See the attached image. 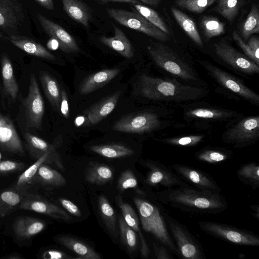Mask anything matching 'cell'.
I'll list each match as a JSON object with an SVG mask.
<instances>
[{"instance_id":"6da1fadb","label":"cell","mask_w":259,"mask_h":259,"mask_svg":"<svg viewBox=\"0 0 259 259\" xmlns=\"http://www.w3.org/2000/svg\"><path fill=\"white\" fill-rule=\"evenodd\" d=\"M155 196L162 204L188 212L217 214L228 207L225 197L220 193L190 185L163 189L157 192Z\"/></svg>"},{"instance_id":"7a4b0ae2","label":"cell","mask_w":259,"mask_h":259,"mask_svg":"<svg viewBox=\"0 0 259 259\" xmlns=\"http://www.w3.org/2000/svg\"><path fill=\"white\" fill-rule=\"evenodd\" d=\"M140 92L147 99L174 103L196 101L208 93L204 88L183 84L176 79L145 74L140 78Z\"/></svg>"},{"instance_id":"3957f363","label":"cell","mask_w":259,"mask_h":259,"mask_svg":"<svg viewBox=\"0 0 259 259\" xmlns=\"http://www.w3.org/2000/svg\"><path fill=\"white\" fill-rule=\"evenodd\" d=\"M143 230L150 234L155 241L167 247L173 254L178 256L176 246L170 235L167 223L168 212L162 204L155 201L134 197Z\"/></svg>"},{"instance_id":"277c9868","label":"cell","mask_w":259,"mask_h":259,"mask_svg":"<svg viewBox=\"0 0 259 259\" xmlns=\"http://www.w3.org/2000/svg\"><path fill=\"white\" fill-rule=\"evenodd\" d=\"M147 50L155 64L170 75L189 81L199 80L194 69L167 46L152 41Z\"/></svg>"},{"instance_id":"5b68a950","label":"cell","mask_w":259,"mask_h":259,"mask_svg":"<svg viewBox=\"0 0 259 259\" xmlns=\"http://www.w3.org/2000/svg\"><path fill=\"white\" fill-rule=\"evenodd\" d=\"M199 228L209 235L230 243L258 246L259 237L252 231L212 221H200Z\"/></svg>"},{"instance_id":"8992f818","label":"cell","mask_w":259,"mask_h":259,"mask_svg":"<svg viewBox=\"0 0 259 259\" xmlns=\"http://www.w3.org/2000/svg\"><path fill=\"white\" fill-rule=\"evenodd\" d=\"M169 231L176 246L178 256L185 259H205L202 245L187 228L168 214Z\"/></svg>"},{"instance_id":"52a82bcc","label":"cell","mask_w":259,"mask_h":259,"mask_svg":"<svg viewBox=\"0 0 259 259\" xmlns=\"http://www.w3.org/2000/svg\"><path fill=\"white\" fill-rule=\"evenodd\" d=\"M259 139V116L242 118L232 125L222 135V141L235 148H243Z\"/></svg>"},{"instance_id":"ba28073f","label":"cell","mask_w":259,"mask_h":259,"mask_svg":"<svg viewBox=\"0 0 259 259\" xmlns=\"http://www.w3.org/2000/svg\"><path fill=\"white\" fill-rule=\"evenodd\" d=\"M109 16L121 25L136 30L160 42L168 41L170 36L156 27L134 10L131 12L122 9L107 8Z\"/></svg>"},{"instance_id":"9c48e42d","label":"cell","mask_w":259,"mask_h":259,"mask_svg":"<svg viewBox=\"0 0 259 259\" xmlns=\"http://www.w3.org/2000/svg\"><path fill=\"white\" fill-rule=\"evenodd\" d=\"M200 64L218 84L227 91L250 104L259 105V95L238 78L207 61H201Z\"/></svg>"},{"instance_id":"30bf717a","label":"cell","mask_w":259,"mask_h":259,"mask_svg":"<svg viewBox=\"0 0 259 259\" xmlns=\"http://www.w3.org/2000/svg\"><path fill=\"white\" fill-rule=\"evenodd\" d=\"M170 123V121L162 120L157 114L148 112L126 116L115 123L113 129L120 132L142 134L165 128Z\"/></svg>"},{"instance_id":"8fae6325","label":"cell","mask_w":259,"mask_h":259,"mask_svg":"<svg viewBox=\"0 0 259 259\" xmlns=\"http://www.w3.org/2000/svg\"><path fill=\"white\" fill-rule=\"evenodd\" d=\"M213 49L217 56L235 70L248 75L258 74L259 65L226 41L214 44Z\"/></svg>"},{"instance_id":"7c38bea8","label":"cell","mask_w":259,"mask_h":259,"mask_svg":"<svg viewBox=\"0 0 259 259\" xmlns=\"http://www.w3.org/2000/svg\"><path fill=\"white\" fill-rule=\"evenodd\" d=\"M170 168L191 186L198 189L220 193L221 189L213 178L199 169L183 164H174Z\"/></svg>"},{"instance_id":"4fadbf2b","label":"cell","mask_w":259,"mask_h":259,"mask_svg":"<svg viewBox=\"0 0 259 259\" xmlns=\"http://www.w3.org/2000/svg\"><path fill=\"white\" fill-rule=\"evenodd\" d=\"M24 103L27 126L40 128L45 112V104L34 74L30 75L28 93Z\"/></svg>"},{"instance_id":"5bb4252c","label":"cell","mask_w":259,"mask_h":259,"mask_svg":"<svg viewBox=\"0 0 259 259\" xmlns=\"http://www.w3.org/2000/svg\"><path fill=\"white\" fill-rule=\"evenodd\" d=\"M146 166L148 168L149 171L145 182L150 186L156 188L161 187L165 189L189 185L181 180L170 167L162 163L149 160L146 162Z\"/></svg>"},{"instance_id":"9a60e30c","label":"cell","mask_w":259,"mask_h":259,"mask_svg":"<svg viewBox=\"0 0 259 259\" xmlns=\"http://www.w3.org/2000/svg\"><path fill=\"white\" fill-rule=\"evenodd\" d=\"M242 116L236 111L214 107H188L184 111V118L189 121L193 120L214 122L234 121Z\"/></svg>"},{"instance_id":"2e32d148","label":"cell","mask_w":259,"mask_h":259,"mask_svg":"<svg viewBox=\"0 0 259 259\" xmlns=\"http://www.w3.org/2000/svg\"><path fill=\"white\" fill-rule=\"evenodd\" d=\"M18 209L34 211L63 221H68L71 219L60 207L31 192L25 194Z\"/></svg>"},{"instance_id":"e0dca14e","label":"cell","mask_w":259,"mask_h":259,"mask_svg":"<svg viewBox=\"0 0 259 259\" xmlns=\"http://www.w3.org/2000/svg\"><path fill=\"white\" fill-rule=\"evenodd\" d=\"M37 17L43 29L50 37L57 40L62 51L68 53L79 51L75 39L63 27L40 13L37 14Z\"/></svg>"},{"instance_id":"ac0fdd59","label":"cell","mask_w":259,"mask_h":259,"mask_svg":"<svg viewBox=\"0 0 259 259\" xmlns=\"http://www.w3.org/2000/svg\"><path fill=\"white\" fill-rule=\"evenodd\" d=\"M0 148L3 150L24 156L25 151L21 139L11 121L0 114Z\"/></svg>"},{"instance_id":"d6986e66","label":"cell","mask_w":259,"mask_h":259,"mask_svg":"<svg viewBox=\"0 0 259 259\" xmlns=\"http://www.w3.org/2000/svg\"><path fill=\"white\" fill-rule=\"evenodd\" d=\"M54 150L47 152L21 175H20L15 185L13 186L17 190L23 192H28L29 189L33 186V180L39 167L43 163L54 161L57 164H60L57 156L53 153Z\"/></svg>"},{"instance_id":"ffe728a7","label":"cell","mask_w":259,"mask_h":259,"mask_svg":"<svg viewBox=\"0 0 259 259\" xmlns=\"http://www.w3.org/2000/svg\"><path fill=\"white\" fill-rule=\"evenodd\" d=\"M45 227L44 221L28 216H20L16 218L12 227L15 237L20 240L31 238L42 232Z\"/></svg>"},{"instance_id":"44dd1931","label":"cell","mask_w":259,"mask_h":259,"mask_svg":"<svg viewBox=\"0 0 259 259\" xmlns=\"http://www.w3.org/2000/svg\"><path fill=\"white\" fill-rule=\"evenodd\" d=\"M23 18L21 5L15 0H0V29H15Z\"/></svg>"},{"instance_id":"7402d4cb","label":"cell","mask_w":259,"mask_h":259,"mask_svg":"<svg viewBox=\"0 0 259 259\" xmlns=\"http://www.w3.org/2000/svg\"><path fill=\"white\" fill-rule=\"evenodd\" d=\"M117 205L121 209L123 219L125 222L138 235L141 241V255L143 258H147L150 250L147 242L141 231L139 218L132 207L123 201L122 198L118 195L116 197Z\"/></svg>"},{"instance_id":"603a6c76","label":"cell","mask_w":259,"mask_h":259,"mask_svg":"<svg viewBox=\"0 0 259 259\" xmlns=\"http://www.w3.org/2000/svg\"><path fill=\"white\" fill-rule=\"evenodd\" d=\"M114 34L112 37L102 36L100 41L104 45L117 52L123 57L131 59L134 56L133 48L124 33L118 27L113 25Z\"/></svg>"},{"instance_id":"cb8c5ba5","label":"cell","mask_w":259,"mask_h":259,"mask_svg":"<svg viewBox=\"0 0 259 259\" xmlns=\"http://www.w3.org/2000/svg\"><path fill=\"white\" fill-rule=\"evenodd\" d=\"M8 39L14 46L26 53L43 59L55 60V57L41 44L21 35H11Z\"/></svg>"},{"instance_id":"d4e9b609","label":"cell","mask_w":259,"mask_h":259,"mask_svg":"<svg viewBox=\"0 0 259 259\" xmlns=\"http://www.w3.org/2000/svg\"><path fill=\"white\" fill-rule=\"evenodd\" d=\"M67 15L84 27H89L92 19L90 8L82 0H61Z\"/></svg>"},{"instance_id":"484cf974","label":"cell","mask_w":259,"mask_h":259,"mask_svg":"<svg viewBox=\"0 0 259 259\" xmlns=\"http://www.w3.org/2000/svg\"><path fill=\"white\" fill-rule=\"evenodd\" d=\"M56 240L58 243L77 255V258L84 259H100L101 258L100 255L91 246L76 238L66 236H60L57 237Z\"/></svg>"},{"instance_id":"4316f807","label":"cell","mask_w":259,"mask_h":259,"mask_svg":"<svg viewBox=\"0 0 259 259\" xmlns=\"http://www.w3.org/2000/svg\"><path fill=\"white\" fill-rule=\"evenodd\" d=\"M120 72L118 69H105L89 76L81 84L82 94H88L107 83Z\"/></svg>"},{"instance_id":"83f0119b","label":"cell","mask_w":259,"mask_h":259,"mask_svg":"<svg viewBox=\"0 0 259 259\" xmlns=\"http://www.w3.org/2000/svg\"><path fill=\"white\" fill-rule=\"evenodd\" d=\"M119 97L120 93H117L90 108L87 112L89 122L97 124L108 116L115 108Z\"/></svg>"},{"instance_id":"f1b7e54d","label":"cell","mask_w":259,"mask_h":259,"mask_svg":"<svg viewBox=\"0 0 259 259\" xmlns=\"http://www.w3.org/2000/svg\"><path fill=\"white\" fill-rule=\"evenodd\" d=\"M26 193L13 187L0 191V219L4 218L18 208Z\"/></svg>"},{"instance_id":"f546056e","label":"cell","mask_w":259,"mask_h":259,"mask_svg":"<svg viewBox=\"0 0 259 259\" xmlns=\"http://www.w3.org/2000/svg\"><path fill=\"white\" fill-rule=\"evenodd\" d=\"M171 11L176 22L187 35L196 45L203 47V42L193 19L176 8L172 7Z\"/></svg>"},{"instance_id":"4dcf8cb0","label":"cell","mask_w":259,"mask_h":259,"mask_svg":"<svg viewBox=\"0 0 259 259\" xmlns=\"http://www.w3.org/2000/svg\"><path fill=\"white\" fill-rule=\"evenodd\" d=\"M39 77L48 100L55 110L57 111H60L61 91L56 80L49 73L45 71L40 72Z\"/></svg>"},{"instance_id":"1f68e13d","label":"cell","mask_w":259,"mask_h":259,"mask_svg":"<svg viewBox=\"0 0 259 259\" xmlns=\"http://www.w3.org/2000/svg\"><path fill=\"white\" fill-rule=\"evenodd\" d=\"M36 184L61 187L66 184V181L58 171L43 163L39 167L33 180V186Z\"/></svg>"},{"instance_id":"d6a6232c","label":"cell","mask_w":259,"mask_h":259,"mask_svg":"<svg viewBox=\"0 0 259 259\" xmlns=\"http://www.w3.org/2000/svg\"><path fill=\"white\" fill-rule=\"evenodd\" d=\"M2 75L4 91L15 100L17 97L19 88L14 76L13 66L6 55H3L1 59Z\"/></svg>"},{"instance_id":"836d02e7","label":"cell","mask_w":259,"mask_h":259,"mask_svg":"<svg viewBox=\"0 0 259 259\" xmlns=\"http://www.w3.org/2000/svg\"><path fill=\"white\" fill-rule=\"evenodd\" d=\"M232 152L220 147H205L195 153L199 161L209 164H218L231 158Z\"/></svg>"},{"instance_id":"e575fe53","label":"cell","mask_w":259,"mask_h":259,"mask_svg":"<svg viewBox=\"0 0 259 259\" xmlns=\"http://www.w3.org/2000/svg\"><path fill=\"white\" fill-rule=\"evenodd\" d=\"M232 37L234 41L243 51L244 54L259 65V38L257 36L252 35L247 42L244 41L237 30H234Z\"/></svg>"},{"instance_id":"d590c367","label":"cell","mask_w":259,"mask_h":259,"mask_svg":"<svg viewBox=\"0 0 259 259\" xmlns=\"http://www.w3.org/2000/svg\"><path fill=\"white\" fill-rule=\"evenodd\" d=\"M238 179L244 185L256 189L259 187V165L251 161L240 166L236 171Z\"/></svg>"},{"instance_id":"8d00e7d4","label":"cell","mask_w":259,"mask_h":259,"mask_svg":"<svg viewBox=\"0 0 259 259\" xmlns=\"http://www.w3.org/2000/svg\"><path fill=\"white\" fill-rule=\"evenodd\" d=\"M259 32V10L256 4H252L246 19L240 27L239 34L244 41L250 36Z\"/></svg>"},{"instance_id":"74e56055","label":"cell","mask_w":259,"mask_h":259,"mask_svg":"<svg viewBox=\"0 0 259 259\" xmlns=\"http://www.w3.org/2000/svg\"><path fill=\"white\" fill-rule=\"evenodd\" d=\"M211 11L217 13L232 23L244 4L243 0H218Z\"/></svg>"},{"instance_id":"f35d334b","label":"cell","mask_w":259,"mask_h":259,"mask_svg":"<svg viewBox=\"0 0 259 259\" xmlns=\"http://www.w3.org/2000/svg\"><path fill=\"white\" fill-rule=\"evenodd\" d=\"M99 211L103 222L114 236L117 235L116 219L114 210L107 199L103 195L98 198Z\"/></svg>"},{"instance_id":"ab89813d","label":"cell","mask_w":259,"mask_h":259,"mask_svg":"<svg viewBox=\"0 0 259 259\" xmlns=\"http://www.w3.org/2000/svg\"><path fill=\"white\" fill-rule=\"evenodd\" d=\"M93 152L101 156L115 158L132 155L134 151L120 145H95L90 147Z\"/></svg>"},{"instance_id":"60d3db41","label":"cell","mask_w":259,"mask_h":259,"mask_svg":"<svg viewBox=\"0 0 259 259\" xmlns=\"http://www.w3.org/2000/svg\"><path fill=\"white\" fill-rule=\"evenodd\" d=\"M132 9L137 11L152 24L168 35L170 32L167 24L161 16L154 10L141 3L132 5Z\"/></svg>"},{"instance_id":"b9f144b4","label":"cell","mask_w":259,"mask_h":259,"mask_svg":"<svg viewBox=\"0 0 259 259\" xmlns=\"http://www.w3.org/2000/svg\"><path fill=\"white\" fill-rule=\"evenodd\" d=\"M200 26L207 39H211L224 34L225 24L216 17L204 16L200 21Z\"/></svg>"},{"instance_id":"7bdbcfd3","label":"cell","mask_w":259,"mask_h":259,"mask_svg":"<svg viewBox=\"0 0 259 259\" xmlns=\"http://www.w3.org/2000/svg\"><path fill=\"white\" fill-rule=\"evenodd\" d=\"M113 177L111 169L104 164H96L89 169L85 175V180L90 183L103 185L109 181Z\"/></svg>"},{"instance_id":"ee69618b","label":"cell","mask_w":259,"mask_h":259,"mask_svg":"<svg viewBox=\"0 0 259 259\" xmlns=\"http://www.w3.org/2000/svg\"><path fill=\"white\" fill-rule=\"evenodd\" d=\"M24 137L29 153L34 159H37L47 152L54 149L45 140L29 133H25Z\"/></svg>"},{"instance_id":"f6af8a7d","label":"cell","mask_w":259,"mask_h":259,"mask_svg":"<svg viewBox=\"0 0 259 259\" xmlns=\"http://www.w3.org/2000/svg\"><path fill=\"white\" fill-rule=\"evenodd\" d=\"M205 137V135H191L184 136L165 138L158 140L166 144L179 147H193L200 143Z\"/></svg>"},{"instance_id":"bcb514c9","label":"cell","mask_w":259,"mask_h":259,"mask_svg":"<svg viewBox=\"0 0 259 259\" xmlns=\"http://www.w3.org/2000/svg\"><path fill=\"white\" fill-rule=\"evenodd\" d=\"M119 225L123 243L130 251L135 250L138 246L136 232L127 225L121 217L119 218Z\"/></svg>"},{"instance_id":"7dc6e473","label":"cell","mask_w":259,"mask_h":259,"mask_svg":"<svg viewBox=\"0 0 259 259\" xmlns=\"http://www.w3.org/2000/svg\"><path fill=\"white\" fill-rule=\"evenodd\" d=\"M218 0H175V4L182 9L200 14Z\"/></svg>"},{"instance_id":"c3c4849f","label":"cell","mask_w":259,"mask_h":259,"mask_svg":"<svg viewBox=\"0 0 259 259\" xmlns=\"http://www.w3.org/2000/svg\"><path fill=\"white\" fill-rule=\"evenodd\" d=\"M137 185V178L131 170L127 169L121 174L118 182L120 191H123L128 188H135Z\"/></svg>"},{"instance_id":"681fc988","label":"cell","mask_w":259,"mask_h":259,"mask_svg":"<svg viewBox=\"0 0 259 259\" xmlns=\"http://www.w3.org/2000/svg\"><path fill=\"white\" fill-rule=\"evenodd\" d=\"M23 162L13 160L0 161V175H6L22 170L26 167Z\"/></svg>"},{"instance_id":"f907efd6","label":"cell","mask_w":259,"mask_h":259,"mask_svg":"<svg viewBox=\"0 0 259 259\" xmlns=\"http://www.w3.org/2000/svg\"><path fill=\"white\" fill-rule=\"evenodd\" d=\"M154 253L157 259H173L172 253L162 244L155 241L153 242Z\"/></svg>"},{"instance_id":"816d5d0a","label":"cell","mask_w":259,"mask_h":259,"mask_svg":"<svg viewBox=\"0 0 259 259\" xmlns=\"http://www.w3.org/2000/svg\"><path fill=\"white\" fill-rule=\"evenodd\" d=\"M59 201L62 206L70 214L77 217H81V213L79 209L72 202L63 198L60 199Z\"/></svg>"},{"instance_id":"f5cc1de1","label":"cell","mask_w":259,"mask_h":259,"mask_svg":"<svg viewBox=\"0 0 259 259\" xmlns=\"http://www.w3.org/2000/svg\"><path fill=\"white\" fill-rule=\"evenodd\" d=\"M61 95L60 111L64 117L68 118L69 115L68 98L66 93L64 90L61 91Z\"/></svg>"},{"instance_id":"db71d44e","label":"cell","mask_w":259,"mask_h":259,"mask_svg":"<svg viewBox=\"0 0 259 259\" xmlns=\"http://www.w3.org/2000/svg\"><path fill=\"white\" fill-rule=\"evenodd\" d=\"M43 257L45 258H51V259H60V258H70V256H68L64 252L60 251L57 250H48L43 254Z\"/></svg>"},{"instance_id":"11a10c76","label":"cell","mask_w":259,"mask_h":259,"mask_svg":"<svg viewBox=\"0 0 259 259\" xmlns=\"http://www.w3.org/2000/svg\"><path fill=\"white\" fill-rule=\"evenodd\" d=\"M42 7L49 10H53L55 9L53 0H35Z\"/></svg>"},{"instance_id":"9f6ffc18","label":"cell","mask_w":259,"mask_h":259,"mask_svg":"<svg viewBox=\"0 0 259 259\" xmlns=\"http://www.w3.org/2000/svg\"><path fill=\"white\" fill-rule=\"evenodd\" d=\"M0 258L3 259H23L24 257L19 253L13 252L9 253L6 256L1 257Z\"/></svg>"},{"instance_id":"6f0895ef","label":"cell","mask_w":259,"mask_h":259,"mask_svg":"<svg viewBox=\"0 0 259 259\" xmlns=\"http://www.w3.org/2000/svg\"><path fill=\"white\" fill-rule=\"evenodd\" d=\"M102 3H108L110 2H120V3H126L131 4V5L136 4L140 3L137 0H97Z\"/></svg>"},{"instance_id":"680465c9","label":"cell","mask_w":259,"mask_h":259,"mask_svg":"<svg viewBox=\"0 0 259 259\" xmlns=\"http://www.w3.org/2000/svg\"><path fill=\"white\" fill-rule=\"evenodd\" d=\"M143 4L151 6L157 7L159 5L161 0H140Z\"/></svg>"},{"instance_id":"91938a15","label":"cell","mask_w":259,"mask_h":259,"mask_svg":"<svg viewBox=\"0 0 259 259\" xmlns=\"http://www.w3.org/2000/svg\"><path fill=\"white\" fill-rule=\"evenodd\" d=\"M48 46L50 49L55 50L59 47V43L55 39L52 38V39L49 41Z\"/></svg>"},{"instance_id":"94428289","label":"cell","mask_w":259,"mask_h":259,"mask_svg":"<svg viewBox=\"0 0 259 259\" xmlns=\"http://www.w3.org/2000/svg\"><path fill=\"white\" fill-rule=\"evenodd\" d=\"M250 208L254 211L252 213V215L257 220L259 219V205H252L250 206Z\"/></svg>"}]
</instances>
